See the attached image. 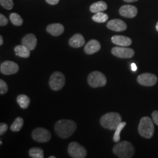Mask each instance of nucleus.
I'll return each mask as SVG.
<instances>
[{
	"label": "nucleus",
	"instance_id": "nucleus-30",
	"mask_svg": "<svg viewBox=\"0 0 158 158\" xmlns=\"http://www.w3.org/2000/svg\"><path fill=\"white\" fill-rule=\"evenodd\" d=\"M8 23L7 18L3 14H0V25L1 27L5 26Z\"/></svg>",
	"mask_w": 158,
	"mask_h": 158
},
{
	"label": "nucleus",
	"instance_id": "nucleus-6",
	"mask_svg": "<svg viewBox=\"0 0 158 158\" xmlns=\"http://www.w3.org/2000/svg\"><path fill=\"white\" fill-rule=\"evenodd\" d=\"M65 82L66 79L64 74L60 72H55L52 74L49 84L53 90L58 91L62 89Z\"/></svg>",
	"mask_w": 158,
	"mask_h": 158
},
{
	"label": "nucleus",
	"instance_id": "nucleus-37",
	"mask_svg": "<svg viewBox=\"0 0 158 158\" xmlns=\"http://www.w3.org/2000/svg\"><path fill=\"white\" fill-rule=\"evenodd\" d=\"M49 158H56V157H55V156H50Z\"/></svg>",
	"mask_w": 158,
	"mask_h": 158
},
{
	"label": "nucleus",
	"instance_id": "nucleus-4",
	"mask_svg": "<svg viewBox=\"0 0 158 158\" xmlns=\"http://www.w3.org/2000/svg\"><path fill=\"white\" fill-rule=\"evenodd\" d=\"M154 125L152 120L148 117H142L138 125V132L143 138L149 139L154 134Z\"/></svg>",
	"mask_w": 158,
	"mask_h": 158
},
{
	"label": "nucleus",
	"instance_id": "nucleus-24",
	"mask_svg": "<svg viewBox=\"0 0 158 158\" xmlns=\"http://www.w3.org/2000/svg\"><path fill=\"white\" fill-rule=\"evenodd\" d=\"M23 125V119L21 117H17L12 124L10 129L13 132H18L21 130Z\"/></svg>",
	"mask_w": 158,
	"mask_h": 158
},
{
	"label": "nucleus",
	"instance_id": "nucleus-22",
	"mask_svg": "<svg viewBox=\"0 0 158 158\" xmlns=\"http://www.w3.org/2000/svg\"><path fill=\"white\" fill-rule=\"evenodd\" d=\"M29 155L31 158H43L44 157V151L40 148H32L29 151Z\"/></svg>",
	"mask_w": 158,
	"mask_h": 158
},
{
	"label": "nucleus",
	"instance_id": "nucleus-8",
	"mask_svg": "<svg viewBox=\"0 0 158 158\" xmlns=\"http://www.w3.org/2000/svg\"><path fill=\"white\" fill-rule=\"evenodd\" d=\"M32 136L35 141L43 143L49 141L51 139V132L43 128H37L32 131Z\"/></svg>",
	"mask_w": 158,
	"mask_h": 158
},
{
	"label": "nucleus",
	"instance_id": "nucleus-21",
	"mask_svg": "<svg viewBox=\"0 0 158 158\" xmlns=\"http://www.w3.org/2000/svg\"><path fill=\"white\" fill-rule=\"evenodd\" d=\"M17 101L19 106L23 109H26L28 107L31 102L28 96L25 94H20L18 96Z\"/></svg>",
	"mask_w": 158,
	"mask_h": 158
},
{
	"label": "nucleus",
	"instance_id": "nucleus-14",
	"mask_svg": "<svg viewBox=\"0 0 158 158\" xmlns=\"http://www.w3.org/2000/svg\"><path fill=\"white\" fill-rule=\"evenodd\" d=\"M22 45L25 46L30 51H33L37 45V39L35 35L29 34L26 35L22 40Z\"/></svg>",
	"mask_w": 158,
	"mask_h": 158
},
{
	"label": "nucleus",
	"instance_id": "nucleus-34",
	"mask_svg": "<svg viewBox=\"0 0 158 158\" xmlns=\"http://www.w3.org/2000/svg\"><path fill=\"white\" fill-rule=\"evenodd\" d=\"M124 1L126 2H135L138 0H124Z\"/></svg>",
	"mask_w": 158,
	"mask_h": 158
},
{
	"label": "nucleus",
	"instance_id": "nucleus-28",
	"mask_svg": "<svg viewBox=\"0 0 158 158\" xmlns=\"http://www.w3.org/2000/svg\"><path fill=\"white\" fill-rule=\"evenodd\" d=\"M8 85L6 83V81L1 79L0 80V94L1 95L6 94V93L8 91Z\"/></svg>",
	"mask_w": 158,
	"mask_h": 158
},
{
	"label": "nucleus",
	"instance_id": "nucleus-7",
	"mask_svg": "<svg viewBox=\"0 0 158 158\" xmlns=\"http://www.w3.org/2000/svg\"><path fill=\"white\" fill-rule=\"evenodd\" d=\"M68 153L71 157L74 158H85L87 156V151L85 147L77 142H71L68 147Z\"/></svg>",
	"mask_w": 158,
	"mask_h": 158
},
{
	"label": "nucleus",
	"instance_id": "nucleus-2",
	"mask_svg": "<svg viewBox=\"0 0 158 158\" xmlns=\"http://www.w3.org/2000/svg\"><path fill=\"white\" fill-rule=\"evenodd\" d=\"M113 153L120 158H132L135 153V148L130 142H120L113 148Z\"/></svg>",
	"mask_w": 158,
	"mask_h": 158
},
{
	"label": "nucleus",
	"instance_id": "nucleus-33",
	"mask_svg": "<svg viewBox=\"0 0 158 158\" xmlns=\"http://www.w3.org/2000/svg\"><path fill=\"white\" fill-rule=\"evenodd\" d=\"M131 70H132L133 72H135L136 70H137L136 65L134 63H133L131 64Z\"/></svg>",
	"mask_w": 158,
	"mask_h": 158
},
{
	"label": "nucleus",
	"instance_id": "nucleus-26",
	"mask_svg": "<svg viewBox=\"0 0 158 158\" xmlns=\"http://www.w3.org/2000/svg\"><path fill=\"white\" fill-rule=\"evenodd\" d=\"M127 123L125 122H121L118 126L117 127L115 132L114 133V137H113V141L115 142H118L120 141V134L121 131L125 127V126L126 125Z\"/></svg>",
	"mask_w": 158,
	"mask_h": 158
},
{
	"label": "nucleus",
	"instance_id": "nucleus-13",
	"mask_svg": "<svg viewBox=\"0 0 158 158\" xmlns=\"http://www.w3.org/2000/svg\"><path fill=\"white\" fill-rule=\"evenodd\" d=\"M119 14L123 17L132 18L136 17L138 13V10L135 6L131 5H124L122 6L119 10Z\"/></svg>",
	"mask_w": 158,
	"mask_h": 158
},
{
	"label": "nucleus",
	"instance_id": "nucleus-16",
	"mask_svg": "<svg viewBox=\"0 0 158 158\" xmlns=\"http://www.w3.org/2000/svg\"><path fill=\"white\" fill-rule=\"evenodd\" d=\"M111 41L114 44L116 45L124 47L129 46L132 44V40L130 38L122 35L113 36L111 38Z\"/></svg>",
	"mask_w": 158,
	"mask_h": 158
},
{
	"label": "nucleus",
	"instance_id": "nucleus-27",
	"mask_svg": "<svg viewBox=\"0 0 158 158\" xmlns=\"http://www.w3.org/2000/svg\"><path fill=\"white\" fill-rule=\"evenodd\" d=\"M0 4L6 10H10L14 7V2L12 0H0Z\"/></svg>",
	"mask_w": 158,
	"mask_h": 158
},
{
	"label": "nucleus",
	"instance_id": "nucleus-12",
	"mask_svg": "<svg viewBox=\"0 0 158 158\" xmlns=\"http://www.w3.org/2000/svg\"><path fill=\"white\" fill-rule=\"evenodd\" d=\"M107 27L108 28L115 32L124 31L127 28V24L123 20L119 19H114L110 21L107 23Z\"/></svg>",
	"mask_w": 158,
	"mask_h": 158
},
{
	"label": "nucleus",
	"instance_id": "nucleus-25",
	"mask_svg": "<svg viewBox=\"0 0 158 158\" xmlns=\"http://www.w3.org/2000/svg\"><path fill=\"white\" fill-rule=\"evenodd\" d=\"M12 23L16 26H21L23 23V19L17 13H12L10 16Z\"/></svg>",
	"mask_w": 158,
	"mask_h": 158
},
{
	"label": "nucleus",
	"instance_id": "nucleus-38",
	"mask_svg": "<svg viewBox=\"0 0 158 158\" xmlns=\"http://www.w3.org/2000/svg\"><path fill=\"white\" fill-rule=\"evenodd\" d=\"M2 141H0V144H1V145H2Z\"/></svg>",
	"mask_w": 158,
	"mask_h": 158
},
{
	"label": "nucleus",
	"instance_id": "nucleus-3",
	"mask_svg": "<svg viewBox=\"0 0 158 158\" xmlns=\"http://www.w3.org/2000/svg\"><path fill=\"white\" fill-rule=\"evenodd\" d=\"M122 122L120 114L117 113H108L102 115L100 118V124L104 128L110 130H115L118 125Z\"/></svg>",
	"mask_w": 158,
	"mask_h": 158
},
{
	"label": "nucleus",
	"instance_id": "nucleus-18",
	"mask_svg": "<svg viewBox=\"0 0 158 158\" xmlns=\"http://www.w3.org/2000/svg\"><path fill=\"white\" fill-rule=\"evenodd\" d=\"M69 44L72 48H79L85 45V38L81 34H75L69 40Z\"/></svg>",
	"mask_w": 158,
	"mask_h": 158
},
{
	"label": "nucleus",
	"instance_id": "nucleus-36",
	"mask_svg": "<svg viewBox=\"0 0 158 158\" xmlns=\"http://www.w3.org/2000/svg\"><path fill=\"white\" fill-rule=\"evenodd\" d=\"M156 30H157V31L158 32V22L157 23V24H156Z\"/></svg>",
	"mask_w": 158,
	"mask_h": 158
},
{
	"label": "nucleus",
	"instance_id": "nucleus-31",
	"mask_svg": "<svg viewBox=\"0 0 158 158\" xmlns=\"http://www.w3.org/2000/svg\"><path fill=\"white\" fill-rule=\"evenodd\" d=\"M153 121L154 123L158 125V111H155L152 114Z\"/></svg>",
	"mask_w": 158,
	"mask_h": 158
},
{
	"label": "nucleus",
	"instance_id": "nucleus-15",
	"mask_svg": "<svg viewBox=\"0 0 158 158\" xmlns=\"http://www.w3.org/2000/svg\"><path fill=\"white\" fill-rule=\"evenodd\" d=\"M101 49L100 42L96 40H91L87 42L85 47V52L86 54L92 55L98 52Z\"/></svg>",
	"mask_w": 158,
	"mask_h": 158
},
{
	"label": "nucleus",
	"instance_id": "nucleus-1",
	"mask_svg": "<svg viewBox=\"0 0 158 158\" xmlns=\"http://www.w3.org/2000/svg\"><path fill=\"white\" fill-rule=\"evenodd\" d=\"M54 128L57 135L59 137L68 138L75 132L77 125L72 120L61 119L57 122Z\"/></svg>",
	"mask_w": 158,
	"mask_h": 158
},
{
	"label": "nucleus",
	"instance_id": "nucleus-29",
	"mask_svg": "<svg viewBox=\"0 0 158 158\" xmlns=\"http://www.w3.org/2000/svg\"><path fill=\"white\" fill-rule=\"evenodd\" d=\"M8 130V125L6 123H1L0 124V135H2L4 134H5L6 131Z\"/></svg>",
	"mask_w": 158,
	"mask_h": 158
},
{
	"label": "nucleus",
	"instance_id": "nucleus-32",
	"mask_svg": "<svg viewBox=\"0 0 158 158\" xmlns=\"http://www.w3.org/2000/svg\"><path fill=\"white\" fill-rule=\"evenodd\" d=\"M59 1H60V0H46V1L49 4L52 5V6L57 4L59 3Z\"/></svg>",
	"mask_w": 158,
	"mask_h": 158
},
{
	"label": "nucleus",
	"instance_id": "nucleus-17",
	"mask_svg": "<svg viewBox=\"0 0 158 158\" xmlns=\"http://www.w3.org/2000/svg\"><path fill=\"white\" fill-rule=\"evenodd\" d=\"M46 31L52 35L57 36L63 33L64 28L61 23H56L49 25L46 28Z\"/></svg>",
	"mask_w": 158,
	"mask_h": 158
},
{
	"label": "nucleus",
	"instance_id": "nucleus-35",
	"mask_svg": "<svg viewBox=\"0 0 158 158\" xmlns=\"http://www.w3.org/2000/svg\"><path fill=\"white\" fill-rule=\"evenodd\" d=\"M3 44V38L2 36H0V45H2Z\"/></svg>",
	"mask_w": 158,
	"mask_h": 158
},
{
	"label": "nucleus",
	"instance_id": "nucleus-19",
	"mask_svg": "<svg viewBox=\"0 0 158 158\" xmlns=\"http://www.w3.org/2000/svg\"><path fill=\"white\" fill-rule=\"evenodd\" d=\"M14 50L16 55L23 58H28L31 55V51L28 48L23 45L17 46Z\"/></svg>",
	"mask_w": 158,
	"mask_h": 158
},
{
	"label": "nucleus",
	"instance_id": "nucleus-5",
	"mask_svg": "<svg viewBox=\"0 0 158 158\" xmlns=\"http://www.w3.org/2000/svg\"><path fill=\"white\" fill-rule=\"evenodd\" d=\"M89 85L93 88L103 87L107 83L105 75L98 71H94L89 74L87 77Z\"/></svg>",
	"mask_w": 158,
	"mask_h": 158
},
{
	"label": "nucleus",
	"instance_id": "nucleus-10",
	"mask_svg": "<svg viewBox=\"0 0 158 158\" xmlns=\"http://www.w3.org/2000/svg\"><path fill=\"white\" fill-rule=\"evenodd\" d=\"M137 81L138 83L142 85L153 86L156 85L158 78L156 75L153 74L146 73L139 75L137 78Z\"/></svg>",
	"mask_w": 158,
	"mask_h": 158
},
{
	"label": "nucleus",
	"instance_id": "nucleus-23",
	"mask_svg": "<svg viewBox=\"0 0 158 158\" xmlns=\"http://www.w3.org/2000/svg\"><path fill=\"white\" fill-rule=\"evenodd\" d=\"M108 19V15L107 14H105L102 12L96 13V14L92 17V19L97 23H106Z\"/></svg>",
	"mask_w": 158,
	"mask_h": 158
},
{
	"label": "nucleus",
	"instance_id": "nucleus-20",
	"mask_svg": "<svg viewBox=\"0 0 158 158\" xmlns=\"http://www.w3.org/2000/svg\"><path fill=\"white\" fill-rule=\"evenodd\" d=\"M107 8V5L104 1H98L93 4L90 6V10L93 13H98L106 10Z\"/></svg>",
	"mask_w": 158,
	"mask_h": 158
},
{
	"label": "nucleus",
	"instance_id": "nucleus-11",
	"mask_svg": "<svg viewBox=\"0 0 158 158\" xmlns=\"http://www.w3.org/2000/svg\"><path fill=\"white\" fill-rule=\"evenodd\" d=\"M19 70V66L16 63L12 61H5L1 64L0 71L5 75H11L17 73Z\"/></svg>",
	"mask_w": 158,
	"mask_h": 158
},
{
	"label": "nucleus",
	"instance_id": "nucleus-9",
	"mask_svg": "<svg viewBox=\"0 0 158 158\" xmlns=\"http://www.w3.org/2000/svg\"><path fill=\"white\" fill-rule=\"evenodd\" d=\"M111 53L115 56L123 59L131 58L135 55V52L132 49L124 46L113 48L111 50Z\"/></svg>",
	"mask_w": 158,
	"mask_h": 158
}]
</instances>
